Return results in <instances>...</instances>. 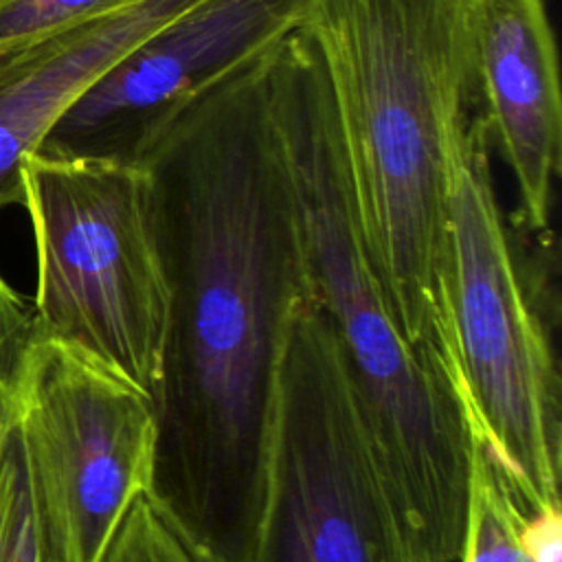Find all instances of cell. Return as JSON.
Returning a JSON list of instances; mask_svg holds the SVG:
<instances>
[{
    "instance_id": "1",
    "label": "cell",
    "mask_w": 562,
    "mask_h": 562,
    "mask_svg": "<svg viewBox=\"0 0 562 562\" xmlns=\"http://www.w3.org/2000/svg\"><path fill=\"white\" fill-rule=\"evenodd\" d=\"M270 50L178 105L134 156L169 283L151 494L224 562H248L288 325L314 294L266 103Z\"/></svg>"
},
{
    "instance_id": "2",
    "label": "cell",
    "mask_w": 562,
    "mask_h": 562,
    "mask_svg": "<svg viewBox=\"0 0 562 562\" xmlns=\"http://www.w3.org/2000/svg\"><path fill=\"white\" fill-rule=\"evenodd\" d=\"M479 0H303L360 235L406 340L441 353L448 132L476 114Z\"/></svg>"
},
{
    "instance_id": "3",
    "label": "cell",
    "mask_w": 562,
    "mask_h": 562,
    "mask_svg": "<svg viewBox=\"0 0 562 562\" xmlns=\"http://www.w3.org/2000/svg\"><path fill=\"white\" fill-rule=\"evenodd\" d=\"M266 103L312 292L338 336L400 514L424 562H457L468 490L461 402L446 353L415 349L389 307L360 235L327 83L299 29L268 53Z\"/></svg>"
},
{
    "instance_id": "4",
    "label": "cell",
    "mask_w": 562,
    "mask_h": 562,
    "mask_svg": "<svg viewBox=\"0 0 562 562\" xmlns=\"http://www.w3.org/2000/svg\"><path fill=\"white\" fill-rule=\"evenodd\" d=\"M490 147L479 112L452 123L441 345L459 400L531 512H542L562 507L560 373L501 215Z\"/></svg>"
},
{
    "instance_id": "5",
    "label": "cell",
    "mask_w": 562,
    "mask_h": 562,
    "mask_svg": "<svg viewBox=\"0 0 562 562\" xmlns=\"http://www.w3.org/2000/svg\"><path fill=\"white\" fill-rule=\"evenodd\" d=\"M22 184L37 250L40 334L130 380L156 404L169 283L147 169L33 154Z\"/></svg>"
},
{
    "instance_id": "6",
    "label": "cell",
    "mask_w": 562,
    "mask_h": 562,
    "mask_svg": "<svg viewBox=\"0 0 562 562\" xmlns=\"http://www.w3.org/2000/svg\"><path fill=\"white\" fill-rule=\"evenodd\" d=\"M248 562H424L314 294L288 325Z\"/></svg>"
},
{
    "instance_id": "7",
    "label": "cell",
    "mask_w": 562,
    "mask_h": 562,
    "mask_svg": "<svg viewBox=\"0 0 562 562\" xmlns=\"http://www.w3.org/2000/svg\"><path fill=\"white\" fill-rule=\"evenodd\" d=\"M20 437L55 562H101L132 505L154 485V400L40 334Z\"/></svg>"
},
{
    "instance_id": "8",
    "label": "cell",
    "mask_w": 562,
    "mask_h": 562,
    "mask_svg": "<svg viewBox=\"0 0 562 562\" xmlns=\"http://www.w3.org/2000/svg\"><path fill=\"white\" fill-rule=\"evenodd\" d=\"M301 9L303 0H198L112 64L35 154L134 162L167 114L270 50L296 29Z\"/></svg>"
},
{
    "instance_id": "9",
    "label": "cell",
    "mask_w": 562,
    "mask_h": 562,
    "mask_svg": "<svg viewBox=\"0 0 562 562\" xmlns=\"http://www.w3.org/2000/svg\"><path fill=\"white\" fill-rule=\"evenodd\" d=\"M476 90L518 187L516 222L544 235L562 162V92L547 0H479Z\"/></svg>"
},
{
    "instance_id": "10",
    "label": "cell",
    "mask_w": 562,
    "mask_h": 562,
    "mask_svg": "<svg viewBox=\"0 0 562 562\" xmlns=\"http://www.w3.org/2000/svg\"><path fill=\"white\" fill-rule=\"evenodd\" d=\"M198 0H123L64 31L0 48V209L22 204V165L125 53Z\"/></svg>"
},
{
    "instance_id": "11",
    "label": "cell",
    "mask_w": 562,
    "mask_h": 562,
    "mask_svg": "<svg viewBox=\"0 0 562 562\" xmlns=\"http://www.w3.org/2000/svg\"><path fill=\"white\" fill-rule=\"evenodd\" d=\"M461 411L468 430V490L459 562H562V507L531 512L463 402Z\"/></svg>"
},
{
    "instance_id": "12",
    "label": "cell",
    "mask_w": 562,
    "mask_h": 562,
    "mask_svg": "<svg viewBox=\"0 0 562 562\" xmlns=\"http://www.w3.org/2000/svg\"><path fill=\"white\" fill-rule=\"evenodd\" d=\"M0 562H55L20 426L0 454Z\"/></svg>"
},
{
    "instance_id": "13",
    "label": "cell",
    "mask_w": 562,
    "mask_h": 562,
    "mask_svg": "<svg viewBox=\"0 0 562 562\" xmlns=\"http://www.w3.org/2000/svg\"><path fill=\"white\" fill-rule=\"evenodd\" d=\"M101 562H224L156 501L143 494L127 512Z\"/></svg>"
},
{
    "instance_id": "14",
    "label": "cell",
    "mask_w": 562,
    "mask_h": 562,
    "mask_svg": "<svg viewBox=\"0 0 562 562\" xmlns=\"http://www.w3.org/2000/svg\"><path fill=\"white\" fill-rule=\"evenodd\" d=\"M37 336L40 329L33 307L0 274V454L20 426Z\"/></svg>"
},
{
    "instance_id": "15",
    "label": "cell",
    "mask_w": 562,
    "mask_h": 562,
    "mask_svg": "<svg viewBox=\"0 0 562 562\" xmlns=\"http://www.w3.org/2000/svg\"><path fill=\"white\" fill-rule=\"evenodd\" d=\"M119 2L123 0H0V48L64 31Z\"/></svg>"
}]
</instances>
